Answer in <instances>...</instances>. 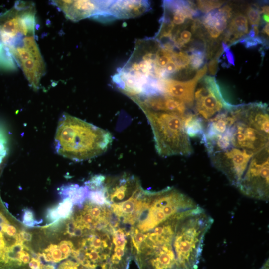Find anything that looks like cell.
I'll return each instance as SVG.
<instances>
[{
	"instance_id": "9",
	"label": "cell",
	"mask_w": 269,
	"mask_h": 269,
	"mask_svg": "<svg viewBox=\"0 0 269 269\" xmlns=\"http://www.w3.org/2000/svg\"><path fill=\"white\" fill-rule=\"evenodd\" d=\"M255 153L231 147L213 153L209 156L212 165L221 172L229 182L237 187L248 164Z\"/></svg>"
},
{
	"instance_id": "18",
	"label": "cell",
	"mask_w": 269,
	"mask_h": 269,
	"mask_svg": "<svg viewBox=\"0 0 269 269\" xmlns=\"http://www.w3.org/2000/svg\"><path fill=\"white\" fill-rule=\"evenodd\" d=\"M232 15L231 7L225 5L206 13L202 18L201 22L209 36L216 39L227 28L228 21Z\"/></svg>"
},
{
	"instance_id": "20",
	"label": "cell",
	"mask_w": 269,
	"mask_h": 269,
	"mask_svg": "<svg viewBox=\"0 0 269 269\" xmlns=\"http://www.w3.org/2000/svg\"><path fill=\"white\" fill-rule=\"evenodd\" d=\"M89 192V188L86 185L79 186L77 184H69L61 187L59 193L63 199L69 198L73 204L81 208Z\"/></svg>"
},
{
	"instance_id": "16",
	"label": "cell",
	"mask_w": 269,
	"mask_h": 269,
	"mask_svg": "<svg viewBox=\"0 0 269 269\" xmlns=\"http://www.w3.org/2000/svg\"><path fill=\"white\" fill-rule=\"evenodd\" d=\"M150 9L146 0H107L105 9L107 21L139 16Z\"/></svg>"
},
{
	"instance_id": "30",
	"label": "cell",
	"mask_w": 269,
	"mask_h": 269,
	"mask_svg": "<svg viewBox=\"0 0 269 269\" xmlns=\"http://www.w3.org/2000/svg\"><path fill=\"white\" fill-rule=\"evenodd\" d=\"M57 269H93L86 267L76 261L67 260L61 263L57 267Z\"/></svg>"
},
{
	"instance_id": "3",
	"label": "cell",
	"mask_w": 269,
	"mask_h": 269,
	"mask_svg": "<svg viewBox=\"0 0 269 269\" xmlns=\"http://www.w3.org/2000/svg\"><path fill=\"white\" fill-rule=\"evenodd\" d=\"M199 206L192 198L174 187L148 191L136 221L139 231H149L171 217Z\"/></svg>"
},
{
	"instance_id": "23",
	"label": "cell",
	"mask_w": 269,
	"mask_h": 269,
	"mask_svg": "<svg viewBox=\"0 0 269 269\" xmlns=\"http://www.w3.org/2000/svg\"><path fill=\"white\" fill-rule=\"evenodd\" d=\"M187 52H189L188 53L190 56V69L197 70L203 66L206 55V50L204 48L191 47Z\"/></svg>"
},
{
	"instance_id": "2",
	"label": "cell",
	"mask_w": 269,
	"mask_h": 269,
	"mask_svg": "<svg viewBox=\"0 0 269 269\" xmlns=\"http://www.w3.org/2000/svg\"><path fill=\"white\" fill-rule=\"evenodd\" d=\"M151 126L158 154L164 157L193 153L184 126V115L141 108Z\"/></svg>"
},
{
	"instance_id": "34",
	"label": "cell",
	"mask_w": 269,
	"mask_h": 269,
	"mask_svg": "<svg viewBox=\"0 0 269 269\" xmlns=\"http://www.w3.org/2000/svg\"><path fill=\"white\" fill-rule=\"evenodd\" d=\"M21 234H22V237L24 242H29L32 239V234L28 232L25 230H22Z\"/></svg>"
},
{
	"instance_id": "32",
	"label": "cell",
	"mask_w": 269,
	"mask_h": 269,
	"mask_svg": "<svg viewBox=\"0 0 269 269\" xmlns=\"http://www.w3.org/2000/svg\"><path fill=\"white\" fill-rule=\"evenodd\" d=\"M222 49L223 50V52H224L225 53V54L227 58L228 63L229 64L228 65H234V56L233 52L230 49V47L228 46V45L224 42H222Z\"/></svg>"
},
{
	"instance_id": "26",
	"label": "cell",
	"mask_w": 269,
	"mask_h": 269,
	"mask_svg": "<svg viewBox=\"0 0 269 269\" xmlns=\"http://www.w3.org/2000/svg\"><path fill=\"white\" fill-rule=\"evenodd\" d=\"M261 14L260 9L258 6H248L246 9V14L250 23L252 25L258 26L260 22Z\"/></svg>"
},
{
	"instance_id": "17",
	"label": "cell",
	"mask_w": 269,
	"mask_h": 269,
	"mask_svg": "<svg viewBox=\"0 0 269 269\" xmlns=\"http://www.w3.org/2000/svg\"><path fill=\"white\" fill-rule=\"evenodd\" d=\"M139 107L156 111L186 114V106L180 100L165 94H159L132 99Z\"/></svg>"
},
{
	"instance_id": "6",
	"label": "cell",
	"mask_w": 269,
	"mask_h": 269,
	"mask_svg": "<svg viewBox=\"0 0 269 269\" xmlns=\"http://www.w3.org/2000/svg\"><path fill=\"white\" fill-rule=\"evenodd\" d=\"M267 145L251 158L237 186L250 198L267 201L269 197V154Z\"/></svg>"
},
{
	"instance_id": "19",
	"label": "cell",
	"mask_w": 269,
	"mask_h": 269,
	"mask_svg": "<svg viewBox=\"0 0 269 269\" xmlns=\"http://www.w3.org/2000/svg\"><path fill=\"white\" fill-rule=\"evenodd\" d=\"M224 37V43H228V46L234 45L246 35L248 32L247 17L240 12L232 14Z\"/></svg>"
},
{
	"instance_id": "36",
	"label": "cell",
	"mask_w": 269,
	"mask_h": 269,
	"mask_svg": "<svg viewBox=\"0 0 269 269\" xmlns=\"http://www.w3.org/2000/svg\"><path fill=\"white\" fill-rule=\"evenodd\" d=\"M262 32L269 36V23H266L262 29Z\"/></svg>"
},
{
	"instance_id": "15",
	"label": "cell",
	"mask_w": 269,
	"mask_h": 269,
	"mask_svg": "<svg viewBox=\"0 0 269 269\" xmlns=\"http://www.w3.org/2000/svg\"><path fill=\"white\" fill-rule=\"evenodd\" d=\"M207 71V64L199 70L195 76L186 81L173 79L162 80L164 94L175 98L183 102L186 106H192L194 101V93L198 82Z\"/></svg>"
},
{
	"instance_id": "22",
	"label": "cell",
	"mask_w": 269,
	"mask_h": 269,
	"mask_svg": "<svg viewBox=\"0 0 269 269\" xmlns=\"http://www.w3.org/2000/svg\"><path fill=\"white\" fill-rule=\"evenodd\" d=\"M184 126L189 137L202 138L205 128L203 120L195 114L186 113L185 114Z\"/></svg>"
},
{
	"instance_id": "37",
	"label": "cell",
	"mask_w": 269,
	"mask_h": 269,
	"mask_svg": "<svg viewBox=\"0 0 269 269\" xmlns=\"http://www.w3.org/2000/svg\"><path fill=\"white\" fill-rule=\"evenodd\" d=\"M262 19L263 20V21L265 22L266 23H269V15L263 14L262 15Z\"/></svg>"
},
{
	"instance_id": "28",
	"label": "cell",
	"mask_w": 269,
	"mask_h": 269,
	"mask_svg": "<svg viewBox=\"0 0 269 269\" xmlns=\"http://www.w3.org/2000/svg\"><path fill=\"white\" fill-rule=\"evenodd\" d=\"M126 237L127 236L122 228L115 230L113 239L115 247L125 248L127 243Z\"/></svg>"
},
{
	"instance_id": "4",
	"label": "cell",
	"mask_w": 269,
	"mask_h": 269,
	"mask_svg": "<svg viewBox=\"0 0 269 269\" xmlns=\"http://www.w3.org/2000/svg\"><path fill=\"white\" fill-rule=\"evenodd\" d=\"M35 9L33 4L18 1L0 15V44L7 49L24 37L34 35Z\"/></svg>"
},
{
	"instance_id": "10",
	"label": "cell",
	"mask_w": 269,
	"mask_h": 269,
	"mask_svg": "<svg viewBox=\"0 0 269 269\" xmlns=\"http://www.w3.org/2000/svg\"><path fill=\"white\" fill-rule=\"evenodd\" d=\"M230 112L235 121L252 127L269 138V108L266 103L260 102L234 105Z\"/></svg>"
},
{
	"instance_id": "21",
	"label": "cell",
	"mask_w": 269,
	"mask_h": 269,
	"mask_svg": "<svg viewBox=\"0 0 269 269\" xmlns=\"http://www.w3.org/2000/svg\"><path fill=\"white\" fill-rule=\"evenodd\" d=\"M73 204L66 198L63 199L57 206L50 208L47 212L46 218L52 223L57 222L60 219L69 218L73 212Z\"/></svg>"
},
{
	"instance_id": "5",
	"label": "cell",
	"mask_w": 269,
	"mask_h": 269,
	"mask_svg": "<svg viewBox=\"0 0 269 269\" xmlns=\"http://www.w3.org/2000/svg\"><path fill=\"white\" fill-rule=\"evenodd\" d=\"M22 230L12 220L0 196V239L3 245L0 269H28L23 257L30 249L24 245Z\"/></svg>"
},
{
	"instance_id": "8",
	"label": "cell",
	"mask_w": 269,
	"mask_h": 269,
	"mask_svg": "<svg viewBox=\"0 0 269 269\" xmlns=\"http://www.w3.org/2000/svg\"><path fill=\"white\" fill-rule=\"evenodd\" d=\"M195 114L209 121L219 113L231 110L234 105L226 101L214 76H205L194 93Z\"/></svg>"
},
{
	"instance_id": "31",
	"label": "cell",
	"mask_w": 269,
	"mask_h": 269,
	"mask_svg": "<svg viewBox=\"0 0 269 269\" xmlns=\"http://www.w3.org/2000/svg\"><path fill=\"white\" fill-rule=\"evenodd\" d=\"M22 218L23 223L27 226L32 227L40 223L35 220L33 211L29 209H24Z\"/></svg>"
},
{
	"instance_id": "14",
	"label": "cell",
	"mask_w": 269,
	"mask_h": 269,
	"mask_svg": "<svg viewBox=\"0 0 269 269\" xmlns=\"http://www.w3.org/2000/svg\"><path fill=\"white\" fill-rule=\"evenodd\" d=\"M162 7L163 13L159 21L169 25L172 31L189 20L199 16L200 14L196 4L190 1L164 0Z\"/></svg>"
},
{
	"instance_id": "11",
	"label": "cell",
	"mask_w": 269,
	"mask_h": 269,
	"mask_svg": "<svg viewBox=\"0 0 269 269\" xmlns=\"http://www.w3.org/2000/svg\"><path fill=\"white\" fill-rule=\"evenodd\" d=\"M53 2L72 21L93 17L103 21L107 0H54Z\"/></svg>"
},
{
	"instance_id": "29",
	"label": "cell",
	"mask_w": 269,
	"mask_h": 269,
	"mask_svg": "<svg viewBox=\"0 0 269 269\" xmlns=\"http://www.w3.org/2000/svg\"><path fill=\"white\" fill-rule=\"evenodd\" d=\"M8 146L6 133L0 126V164L7 154Z\"/></svg>"
},
{
	"instance_id": "35",
	"label": "cell",
	"mask_w": 269,
	"mask_h": 269,
	"mask_svg": "<svg viewBox=\"0 0 269 269\" xmlns=\"http://www.w3.org/2000/svg\"><path fill=\"white\" fill-rule=\"evenodd\" d=\"M260 10H261V14L263 13V14L269 15V6L268 5H264L261 7Z\"/></svg>"
},
{
	"instance_id": "24",
	"label": "cell",
	"mask_w": 269,
	"mask_h": 269,
	"mask_svg": "<svg viewBox=\"0 0 269 269\" xmlns=\"http://www.w3.org/2000/svg\"><path fill=\"white\" fill-rule=\"evenodd\" d=\"M87 199L92 203L99 206H109L105 196L104 184L99 188L89 189Z\"/></svg>"
},
{
	"instance_id": "12",
	"label": "cell",
	"mask_w": 269,
	"mask_h": 269,
	"mask_svg": "<svg viewBox=\"0 0 269 269\" xmlns=\"http://www.w3.org/2000/svg\"><path fill=\"white\" fill-rule=\"evenodd\" d=\"M229 129L232 147L256 153L269 145V137L244 123L235 121Z\"/></svg>"
},
{
	"instance_id": "27",
	"label": "cell",
	"mask_w": 269,
	"mask_h": 269,
	"mask_svg": "<svg viewBox=\"0 0 269 269\" xmlns=\"http://www.w3.org/2000/svg\"><path fill=\"white\" fill-rule=\"evenodd\" d=\"M237 43H241L246 48H252L260 44L263 45L264 46H267L266 41L265 39L258 37V36L251 37L246 35L240 39Z\"/></svg>"
},
{
	"instance_id": "25",
	"label": "cell",
	"mask_w": 269,
	"mask_h": 269,
	"mask_svg": "<svg viewBox=\"0 0 269 269\" xmlns=\"http://www.w3.org/2000/svg\"><path fill=\"white\" fill-rule=\"evenodd\" d=\"M223 3V1L219 0H197L196 6L200 12L207 13L219 8Z\"/></svg>"
},
{
	"instance_id": "33",
	"label": "cell",
	"mask_w": 269,
	"mask_h": 269,
	"mask_svg": "<svg viewBox=\"0 0 269 269\" xmlns=\"http://www.w3.org/2000/svg\"><path fill=\"white\" fill-rule=\"evenodd\" d=\"M219 59L215 58L209 62L208 64V68L210 74L213 75L216 74L218 69Z\"/></svg>"
},
{
	"instance_id": "1",
	"label": "cell",
	"mask_w": 269,
	"mask_h": 269,
	"mask_svg": "<svg viewBox=\"0 0 269 269\" xmlns=\"http://www.w3.org/2000/svg\"><path fill=\"white\" fill-rule=\"evenodd\" d=\"M112 140L109 131L65 114L58 123L55 135V148L59 155L80 161L104 153Z\"/></svg>"
},
{
	"instance_id": "7",
	"label": "cell",
	"mask_w": 269,
	"mask_h": 269,
	"mask_svg": "<svg viewBox=\"0 0 269 269\" xmlns=\"http://www.w3.org/2000/svg\"><path fill=\"white\" fill-rule=\"evenodd\" d=\"M7 49L21 68L30 86L37 90L45 73V65L34 35L24 37Z\"/></svg>"
},
{
	"instance_id": "13",
	"label": "cell",
	"mask_w": 269,
	"mask_h": 269,
	"mask_svg": "<svg viewBox=\"0 0 269 269\" xmlns=\"http://www.w3.org/2000/svg\"><path fill=\"white\" fill-rule=\"evenodd\" d=\"M105 196L109 204L126 200L142 188L134 176L124 174L115 178H106L104 182Z\"/></svg>"
}]
</instances>
